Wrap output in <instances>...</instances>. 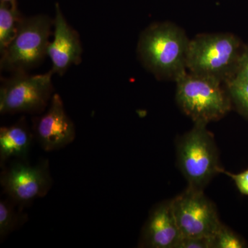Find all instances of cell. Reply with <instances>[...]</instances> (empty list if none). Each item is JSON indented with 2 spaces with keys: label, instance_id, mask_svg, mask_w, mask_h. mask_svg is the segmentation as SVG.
I'll list each match as a JSON object with an SVG mask.
<instances>
[{
  "label": "cell",
  "instance_id": "17",
  "mask_svg": "<svg viewBox=\"0 0 248 248\" xmlns=\"http://www.w3.org/2000/svg\"><path fill=\"white\" fill-rule=\"evenodd\" d=\"M177 248H213V239L204 237H182Z\"/></svg>",
  "mask_w": 248,
  "mask_h": 248
},
{
  "label": "cell",
  "instance_id": "4",
  "mask_svg": "<svg viewBox=\"0 0 248 248\" xmlns=\"http://www.w3.org/2000/svg\"><path fill=\"white\" fill-rule=\"evenodd\" d=\"M54 19L46 15L22 17L17 35L1 53L0 67L10 73H27L46 57Z\"/></svg>",
  "mask_w": 248,
  "mask_h": 248
},
{
  "label": "cell",
  "instance_id": "11",
  "mask_svg": "<svg viewBox=\"0 0 248 248\" xmlns=\"http://www.w3.org/2000/svg\"><path fill=\"white\" fill-rule=\"evenodd\" d=\"M182 238L174 216L171 200L153 209L143 227L140 247L177 248Z\"/></svg>",
  "mask_w": 248,
  "mask_h": 248
},
{
  "label": "cell",
  "instance_id": "2",
  "mask_svg": "<svg viewBox=\"0 0 248 248\" xmlns=\"http://www.w3.org/2000/svg\"><path fill=\"white\" fill-rule=\"evenodd\" d=\"M242 51L231 33L201 34L190 41L187 70L197 76L227 83L236 75Z\"/></svg>",
  "mask_w": 248,
  "mask_h": 248
},
{
  "label": "cell",
  "instance_id": "18",
  "mask_svg": "<svg viewBox=\"0 0 248 248\" xmlns=\"http://www.w3.org/2000/svg\"><path fill=\"white\" fill-rule=\"evenodd\" d=\"M221 173L231 177L234 181L239 192L243 195L248 196V170L238 174H233V173L227 172L222 169L220 174Z\"/></svg>",
  "mask_w": 248,
  "mask_h": 248
},
{
  "label": "cell",
  "instance_id": "12",
  "mask_svg": "<svg viewBox=\"0 0 248 248\" xmlns=\"http://www.w3.org/2000/svg\"><path fill=\"white\" fill-rule=\"evenodd\" d=\"M32 137L27 124L19 122L0 128V162L4 165L8 160H25L30 151Z\"/></svg>",
  "mask_w": 248,
  "mask_h": 248
},
{
  "label": "cell",
  "instance_id": "8",
  "mask_svg": "<svg viewBox=\"0 0 248 248\" xmlns=\"http://www.w3.org/2000/svg\"><path fill=\"white\" fill-rule=\"evenodd\" d=\"M1 185L10 200L19 205L45 197L53 185L48 161L35 166L16 161L1 173Z\"/></svg>",
  "mask_w": 248,
  "mask_h": 248
},
{
  "label": "cell",
  "instance_id": "13",
  "mask_svg": "<svg viewBox=\"0 0 248 248\" xmlns=\"http://www.w3.org/2000/svg\"><path fill=\"white\" fill-rule=\"evenodd\" d=\"M21 19L17 5L0 1V53H3L14 40Z\"/></svg>",
  "mask_w": 248,
  "mask_h": 248
},
{
  "label": "cell",
  "instance_id": "7",
  "mask_svg": "<svg viewBox=\"0 0 248 248\" xmlns=\"http://www.w3.org/2000/svg\"><path fill=\"white\" fill-rule=\"evenodd\" d=\"M171 202L182 237L213 239L222 223L216 207L203 190L187 187Z\"/></svg>",
  "mask_w": 248,
  "mask_h": 248
},
{
  "label": "cell",
  "instance_id": "9",
  "mask_svg": "<svg viewBox=\"0 0 248 248\" xmlns=\"http://www.w3.org/2000/svg\"><path fill=\"white\" fill-rule=\"evenodd\" d=\"M34 133L41 148L46 152L58 151L76 139V127L65 110L58 93L51 98L48 110L35 119Z\"/></svg>",
  "mask_w": 248,
  "mask_h": 248
},
{
  "label": "cell",
  "instance_id": "14",
  "mask_svg": "<svg viewBox=\"0 0 248 248\" xmlns=\"http://www.w3.org/2000/svg\"><path fill=\"white\" fill-rule=\"evenodd\" d=\"M12 200H1L0 202V239L3 241L24 223L25 215H21L14 206Z\"/></svg>",
  "mask_w": 248,
  "mask_h": 248
},
{
  "label": "cell",
  "instance_id": "16",
  "mask_svg": "<svg viewBox=\"0 0 248 248\" xmlns=\"http://www.w3.org/2000/svg\"><path fill=\"white\" fill-rule=\"evenodd\" d=\"M213 248H243L244 243L231 230L221 224L213 239Z\"/></svg>",
  "mask_w": 248,
  "mask_h": 248
},
{
  "label": "cell",
  "instance_id": "1",
  "mask_svg": "<svg viewBox=\"0 0 248 248\" xmlns=\"http://www.w3.org/2000/svg\"><path fill=\"white\" fill-rule=\"evenodd\" d=\"M190 41L175 24L155 23L141 32L137 53L142 65L156 79L176 81L187 71Z\"/></svg>",
  "mask_w": 248,
  "mask_h": 248
},
{
  "label": "cell",
  "instance_id": "3",
  "mask_svg": "<svg viewBox=\"0 0 248 248\" xmlns=\"http://www.w3.org/2000/svg\"><path fill=\"white\" fill-rule=\"evenodd\" d=\"M176 83L178 105L195 124L207 125L223 118L231 110V97L216 80L187 71Z\"/></svg>",
  "mask_w": 248,
  "mask_h": 248
},
{
  "label": "cell",
  "instance_id": "20",
  "mask_svg": "<svg viewBox=\"0 0 248 248\" xmlns=\"http://www.w3.org/2000/svg\"><path fill=\"white\" fill-rule=\"evenodd\" d=\"M0 1L9 3V4H11L12 5H16V0H0Z\"/></svg>",
  "mask_w": 248,
  "mask_h": 248
},
{
  "label": "cell",
  "instance_id": "10",
  "mask_svg": "<svg viewBox=\"0 0 248 248\" xmlns=\"http://www.w3.org/2000/svg\"><path fill=\"white\" fill-rule=\"evenodd\" d=\"M53 40L49 44L47 56L53 74L63 76L73 65L81 63L83 50L78 32L67 22L60 5H55Z\"/></svg>",
  "mask_w": 248,
  "mask_h": 248
},
{
  "label": "cell",
  "instance_id": "15",
  "mask_svg": "<svg viewBox=\"0 0 248 248\" xmlns=\"http://www.w3.org/2000/svg\"><path fill=\"white\" fill-rule=\"evenodd\" d=\"M226 84L231 100L242 113L248 116V80L234 78Z\"/></svg>",
  "mask_w": 248,
  "mask_h": 248
},
{
  "label": "cell",
  "instance_id": "19",
  "mask_svg": "<svg viewBox=\"0 0 248 248\" xmlns=\"http://www.w3.org/2000/svg\"><path fill=\"white\" fill-rule=\"evenodd\" d=\"M234 78L240 79L248 80V46L243 50L240 57Z\"/></svg>",
  "mask_w": 248,
  "mask_h": 248
},
{
  "label": "cell",
  "instance_id": "6",
  "mask_svg": "<svg viewBox=\"0 0 248 248\" xmlns=\"http://www.w3.org/2000/svg\"><path fill=\"white\" fill-rule=\"evenodd\" d=\"M51 71L45 74L17 73L3 80L0 88V113H40L53 97Z\"/></svg>",
  "mask_w": 248,
  "mask_h": 248
},
{
  "label": "cell",
  "instance_id": "5",
  "mask_svg": "<svg viewBox=\"0 0 248 248\" xmlns=\"http://www.w3.org/2000/svg\"><path fill=\"white\" fill-rule=\"evenodd\" d=\"M179 168L188 182V187L203 190L222 168L213 135L203 124H195L177 146Z\"/></svg>",
  "mask_w": 248,
  "mask_h": 248
}]
</instances>
